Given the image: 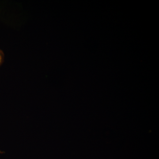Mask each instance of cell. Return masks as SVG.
<instances>
[{
    "instance_id": "obj_1",
    "label": "cell",
    "mask_w": 159,
    "mask_h": 159,
    "mask_svg": "<svg viewBox=\"0 0 159 159\" xmlns=\"http://www.w3.org/2000/svg\"><path fill=\"white\" fill-rule=\"evenodd\" d=\"M4 60V54L2 50H0V66L2 64Z\"/></svg>"
}]
</instances>
